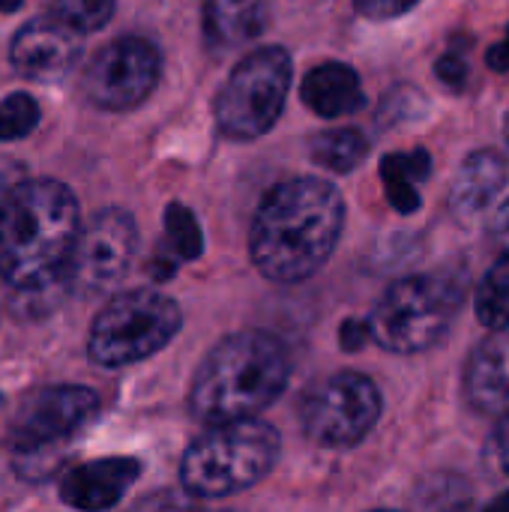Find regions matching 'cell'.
<instances>
[{
	"mask_svg": "<svg viewBox=\"0 0 509 512\" xmlns=\"http://www.w3.org/2000/svg\"><path fill=\"white\" fill-rule=\"evenodd\" d=\"M21 6V0H0V12H15Z\"/></svg>",
	"mask_w": 509,
	"mask_h": 512,
	"instance_id": "cell-32",
	"label": "cell"
},
{
	"mask_svg": "<svg viewBox=\"0 0 509 512\" xmlns=\"http://www.w3.org/2000/svg\"><path fill=\"white\" fill-rule=\"evenodd\" d=\"M489 66L495 69V72H507L509 69V30H507V39L504 42H498L492 51H489Z\"/></svg>",
	"mask_w": 509,
	"mask_h": 512,
	"instance_id": "cell-28",
	"label": "cell"
},
{
	"mask_svg": "<svg viewBox=\"0 0 509 512\" xmlns=\"http://www.w3.org/2000/svg\"><path fill=\"white\" fill-rule=\"evenodd\" d=\"M509 171L504 156H498L495 150H480L474 156L465 159L459 180L453 186V204L459 213H480L486 210L498 192L504 189Z\"/></svg>",
	"mask_w": 509,
	"mask_h": 512,
	"instance_id": "cell-17",
	"label": "cell"
},
{
	"mask_svg": "<svg viewBox=\"0 0 509 512\" xmlns=\"http://www.w3.org/2000/svg\"><path fill=\"white\" fill-rule=\"evenodd\" d=\"M357 12L372 18V21H390L405 15L411 6H417V0H354Z\"/></svg>",
	"mask_w": 509,
	"mask_h": 512,
	"instance_id": "cell-25",
	"label": "cell"
},
{
	"mask_svg": "<svg viewBox=\"0 0 509 512\" xmlns=\"http://www.w3.org/2000/svg\"><path fill=\"white\" fill-rule=\"evenodd\" d=\"M303 102L321 117H348L363 105V84L348 63H321L303 78Z\"/></svg>",
	"mask_w": 509,
	"mask_h": 512,
	"instance_id": "cell-15",
	"label": "cell"
},
{
	"mask_svg": "<svg viewBox=\"0 0 509 512\" xmlns=\"http://www.w3.org/2000/svg\"><path fill=\"white\" fill-rule=\"evenodd\" d=\"M507 141H509V120H507Z\"/></svg>",
	"mask_w": 509,
	"mask_h": 512,
	"instance_id": "cell-33",
	"label": "cell"
},
{
	"mask_svg": "<svg viewBox=\"0 0 509 512\" xmlns=\"http://www.w3.org/2000/svg\"><path fill=\"white\" fill-rule=\"evenodd\" d=\"M465 396L477 414H509V339L489 336L474 348L465 369Z\"/></svg>",
	"mask_w": 509,
	"mask_h": 512,
	"instance_id": "cell-14",
	"label": "cell"
},
{
	"mask_svg": "<svg viewBox=\"0 0 509 512\" xmlns=\"http://www.w3.org/2000/svg\"><path fill=\"white\" fill-rule=\"evenodd\" d=\"M138 249V228L126 210H99L75 240L60 285L81 294H102L117 285Z\"/></svg>",
	"mask_w": 509,
	"mask_h": 512,
	"instance_id": "cell-10",
	"label": "cell"
},
{
	"mask_svg": "<svg viewBox=\"0 0 509 512\" xmlns=\"http://www.w3.org/2000/svg\"><path fill=\"white\" fill-rule=\"evenodd\" d=\"M279 459V432L264 420L207 426L180 465L183 492L198 501L228 498L261 483Z\"/></svg>",
	"mask_w": 509,
	"mask_h": 512,
	"instance_id": "cell-4",
	"label": "cell"
},
{
	"mask_svg": "<svg viewBox=\"0 0 509 512\" xmlns=\"http://www.w3.org/2000/svg\"><path fill=\"white\" fill-rule=\"evenodd\" d=\"M141 465L135 459H96L72 468L60 483V501L72 510L105 512L117 507L129 486L138 480Z\"/></svg>",
	"mask_w": 509,
	"mask_h": 512,
	"instance_id": "cell-12",
	"label": "cell"
},
{
	"mask_svg": "<svg viewBox=\"0 0 509 512\" xmlns=\"http://www.w3.org/2000/svg\"><path fill=\"white\" fill-rule=\"evenodd\" d=\"M180 306L159 291H129L114 297L93 321L87 351L105 369H123L162 351L180 330Z\"/></svg>",
	"mask_w": 509,
	"mask_h": 512,
	"instance_id": "cell-6",
	"label": "cell"
},
{
	"mask_svg": "<svg viewBox=\"0 0 509 512\" xmlns=\"http://www.w3.org/2000/svg\"><path fill=\"white\" fill-rule=\"evenodd\" d=\"M165 237H168L171 252L177 258H198L201 255V228H198L195 216L180 204H171L165 213Z\"/></svg>",
	"mask_w": 509,
	"mask_h": 512,
	"instance_id": "cell-23",
	"label": "cell"
},
{
	"mask_svg": "<svg viewBox=\"0 0 509 512\" xmlns=\"http://www.w3.org/2000/svg\"><path fill=\"white\" fill-rule=\"evenodd\" d=\"M114 15V0H51V18L72 33L102 30Z\"/></svg>",
	"mask_w": 509,
	"mask_h": 512,
	"instance_id": "cell-21",
	"label": "cell"
},
{
	"mask_svg": "<svg viewBox=\"0 0 509 512\" xmlns=\"http://www.w3.org/2000/svg\"><path fill=\"white\" fill-rule=\"evenodd\" d=\"M366 150L369 144L357 129H330L312 138V159L327 171H351Z\"/></svg>",
	"mask_w": 509,
	"mask_h": 512,
	"instance_id": "cell-20",
	"label": "cell"
},
{
	"mask_svg": "<svg viewBox=\"0 0 509 512\" xmlns=\"http://www.w3.org/2000/svg\"><path fill=\"white\" fill-rule=\"evenodd\" d=\"M78 234V201L63 183H15L0 213V276L21 291L60 285Z\"/></svg>",
	"mask_w": 509,
	"mask_h": 512,
	"instance_id": "cell-2",
	"label": "cell"
},
{
	"mask_svg": "<svg viewBox=\"0 0 509 512\" xmlns=\"http://www.w3.org/2000/svg\"><path fill=\"white\" fill-rule=\"evenodd\" d=\"M129 512H204L198 507V498H192L189 492H153L147 498H141Z\"/></svg>",
	"mask_w": 509,
	"mask_h": 512,
	"instance_id": "cell-24",
	"label": "cell"
},
{
	"mask_svg": "<svg viewBox=\"0 0 509 512\" xmlns=\"http://www.w3.org/2000/svg\"><path fill=\"white\" fill-rule=\"evenodd\" d=\"M159 72L162 57L156 45L141 36H123L93 54L81 75V90L102 111H129L153 93Z\"/></svg>",
	"mask_w": 509,
	"mask_h": 512,
	"instance_id": "cell-11",
	"label": "cell"
},
{
	"mask_svg": "<svg viewBox=\"0 0 509 512\" xmlns=\"http://www.w3.org/2000/svg\"><path fill=\"white\" fill-rule=\"evenodd\" d=\"M291 375L285 345L264 330L222 339L198 366L189 405L207 426L258 420L285 390Z\"/></svg>",
	"mask_w": 509,
	"mask_h": 512,
	"instance_id": "cell-3",
	"label": "cell"
},
{
	"mask_svg": "<svg viewBox=\"0 0 509 512\" xmlns=\"http://www.w3.org/2000/svg\"><path fill=\"white\" fill-rule=\"evenodd\" d=\"M495 234L509 246V198L504 201V207L498 210V219H495Z\"/></svg>",
	"mask_w": 509,
	"mask_h": 512,
	"instance_id": "cell-29",
	"label": "cell"
},
{
	"mask_svg": "<svg viewBox=\"0 0 509 512\" xmlns=\"http://www.w3.org/2000/svg\"><path fill=\"white\" fill-rule=\"evenodd\" d=\"M345 225L339 189L318 177H294L270 189L252 222V261L270 282L315 276L333 255Z\"/></svg>",
	"mask_w": 509,
	"mask_h": 512,
	"instance_id": "cell-1",
	"label": "cell"
},
{
	"mask_svg": "<svg viewBox=\"0 0 509 512\" xmlns=\"http://www.w3.org/2000/svg\"><path fill=\"white\" fill-rule=\"evenodd\" d=\"M381 417V390L372 378L339 372L318 384L303 405V429L324 450L360 444Z\"/></svg>",
	"mask_w": 509,
	"mask_h": 512,
	"instance_id": "cell-9",
	"label": "cell"
},
{
	"mask_svg": "<svg viewBox=\"0 0 509 512\" xmlns=\"http://www.w3.org/2000/svg\"><path fill=\"white\" fill-rule=\"evenodd\" d=\"M264 0H204V36L213 48H237L261 36Z\"/></svg>",
	"mask_w": 509,
	"mask_h": 512,
	"instance_id": "cell-16",
	"label": "cell"
},
{
	"mask_svg": "<svg viewBox=\"0 0 509 512\" xmlns=\"http://www.w3.org/2000/svg\"><path fill=\"white\" fill-rule=\"evenodd\" d=\"M81 54L78 33L60 21H30L24 24L9 45L12 66L27 78H51L66 72Z\"/></svg>",
	"mask_w": 509,
	"mask_h": 512,
	"instance_id": "cell-13",
	"label": "cell"
},
{
	"mask_svg": "<svg viewBox=\"0 0 509 512\" xmlns=\"http://www.w3.org/2000/svg\"><path fill=\"white\" fill-rule=\"evenodd\" d=\"M429 168H432V162L423 150L393 153L381 162L387 198L399 213H414L420 207V189L417 186L429 177Z\"/></svg>",
	"mask_w": 509,
	"mask_h": 512,
	"instance_id": "cell-18",
	"label": "cell"
},
{
	"mask_svg": "<svg viewBox=\"0 0 509 512\" xmlns=\"http://www.w3.org/2000/svg\"><path fill=\"white\" fill-rule=\"evenodd\" d=\"M12 186H15V180H12L9 168H6V165H0V213H3V204H6V198H9Z\"/></svg>",
	"mask_w": 509,
	"mask_h": 512,
	"instance_id": "cell-30",
	"label": "cell"
},
{
	"mask_svg": "<svg viewBox=\"0 0 509 512\" xmlns=\"http://www.w3.org/2000/svg\"><path fill=\"white\" fill-rule=\"evenodd\" d=\"M483 512H509V492H504V495H498L492 504H486V510Z\"/></svg>",
	"mask_w": 509,
	"mask_h": 512,
	"instance_id": "cell-31",
	"label": "cell"
},
{
	"mask_svg": "<svg viewBox=\"0 0 509 512\" xmlns=\"http://www.w3.org/2000/svg\"><path fill=\"white\" fill-rule=\"evenodd\" d=\"M99 414V396L90 387H39L30 390L9 420V444L18 453V468L51 462V453L81 435ZM48 474V465H45Z\"/></svg>",
	"mask_w": 509,
	"mask_h": 512,
	"instance_id": "cell-8",
	"label": "cell"
},
{
	"mask_svg": "<svg viewBox=\"0 0 509 512\" xmlns=\"http://www.w3.org/2000/svg\"><path fill=\"white\" fill-rule=\"evenodd\" d=\"M291 87V57L285 48H255L228 75L216 99V126L231 141H255L270 132Z\"/></svg>",
	"mask_w": 509,
	"mask_h": 512,
	"instance_id": "cell-7",
	"label": "cell"
},
{
	"mask_svg": "<svg viewBox=\"0 0 509 512\" xmlns=\"http://www.w3.org/2000/svg\"><path fill=\"white\" fill-rule=\"evenodd\" d=\"M438 75H441L450 87H462L468 69H465V63H462L456 54H450V57H441V60H438Z\"/></svg>",
	"mask_w": 509,
	"mask_h": 512,
	"instance_id": "cell-26",
	"label": "cell"
},
{
	"mask_svg": "<svg viewBox=\"0 0 509 512\" xmlns=\"http://www.w3.org/2000/svg\"><path fill=\"white\" fill-rule=\"evenodd\" d=\"M474 309L480 324L489 327L492 333H501L509 327V252L501 255L483 276Z\"/></svg>",
	"mask_w": 509,
	"mask_h": 512,
	"instance_id": "cell-19",
	"label": "cell"
},
{
	"mask_svg": "<svg viewBox=\"0 0 509 512\" xmlns=\"http://www.w3.org/2000/svg\"><path fill=\"white\" fill-rule=\"evenodd\" d=\"M375 512H393V510H375Z\"/></svg>",
	"mask_w": 509,
	"mask_h": 512,
	"instance_id": "cell-34",
	"label": "cell"
},
{
	"mask_svg": "<svg viewBox=\"0 0 509 512\" xmlns=\"http://www.w3.org/2000/svg\"><path fill=\"white\" fill-rule=\"evenodd\" d=\"M39 126V105L27 93H9L0 99V141L27 138Z\"/></svg>",
	"mask_w": 509,
	"mask_h": 512,
	"instance_id": "cell-22",
	"label": "cell"
},
{
	"mask_svg": "<svg viewBox=\"0 0 509 512\" xmlns=\"http://www.w3.org/2000/svg\"><path fill=\"white\" fill-rule=\"evenodd\" d=\"M495 462H498V468L509 474V414L501 417V423H498V432H495Z\"/></svg>",
	"mask_w": 509,
	"mask_h": 512,
	"instance_id": "cell-27",
	"label": "cell"
},
{
	"mask_svg": "<svg viewBox=\"0 0 509 512\" xmlns=\"http://www.w3.org/2000/svg\"><path fill=\"white\" fill-rule=\"evenodd\" d=\"M462 306V285L450 276H408L393 282L366 327L390 354H420L441 342Z\"/></svg>",
	"mask_w": 509,
	"mask_h": 512,
	"instance_id": "cell-5",
	"label": "cell"
}]
</instances>
